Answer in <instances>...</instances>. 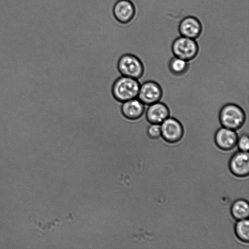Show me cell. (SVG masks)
I'll return each mask as SVG.
<instances>
[{
  "label": "cell",
  "mask_w": 249,
  "mask_h": 249,
  "mask_svg": "<svg viewBox=\"0 0 249 249\" xmlns=\"http://www.w3.org/2000/svg\"><path fill=\"white\" fill-rule=\"evenodd\" d=\"M163 94L160 85L153 80H145L141 84L138 99L146 106L159 102Z\"/></svg>",
  "instance_id": "8992f818"
},
{
  "label": "cell",
  "mask_w": 249,
  "mask_h": 249,
  "mask_svg": "<svg viewBox=\"0 0 249 249\" xmlns=\"http://www.w3.org/2000/svg\"><path fill=\"white\" fill-rule=\"evenodd\" d=\"M246 113L239 106L228 103L224 105L219 113V120L222 126L236 130L244 124Z\"/></svg>",
  "instance_id": "6da1fadb"
},
{
  "label": "cell",
  "mask_w": 249,
  "mask_h": 249,
  "mask_svg": "<svg viewBox=\"0 0 249 249\" xmlns=\"http://www.w3.org/2000/svg\"><path fill=\"white\" fill-rule=\"evenodd\" d=\"M141 84L137 79L121 76L114 82L112 91L119 101H125L137 98Z\"/></svg>",
  "instance_id": "7a4b0ae2"
},
{
  "label": "cell",
  "mask_w": 249,
  "mask_h": 249,
  "mask_svg": "<svg viewBox=\"0 0 249 249\" xmlns=\"http://www.w3.org/2000/svg\"><path fill=\"white\" fill-rule=\"evenodd\" d=\"M145 117L149 124H160L170 116V110L163 103L157 102L147 106Z\"/></svg>",
  "instance_id": "30bf717a"
},
{
  "label": "cell",
  "mask_w": 249,
  "mask_h": 249,
  "mask_svg": "<svg viewBox=\"0 0 249 249\" xmlns=\"http://www.w3.org/2000/svg\"><path fill=\"white\" fill-rule=\"evenodd\" d=\"M168 68L173 75L176 76H182L188 70V61L174 56L170 59L168 63Z\"/></svg>",
  "instance_id": "5bb4252c"
},
{
  "label": "cell",
  "mask_w": 249,
  "mask_h": 249,
  "mask_svg": "<svg viewBox=\"0 0 249 249\" xmlns=\"http://www.w3.org/2000/svg\"><path fill=\"white\" fill-rule=\"evenodd\" d=\"M234 231L237 238L241 241L248 243L249 241V220L248 218L238 220Z\"/></svg>",
  "instance_id": "9a60e30c"
},
{
  "label": "cell",
  "mask_w": 249,
  "mask_h": 249,
  "mask_svg": "<svg viewBox=\"0 0 249 249\" xmlns=\"http://www.w3.org/2000/svg\"><path fill=\"white\" fill-rule=\"evenodd\" d=\"M146 107V105L136 98L123 102L121 110L123 115L127 118L136 119L143 115Z\"/></svg>",
  "instance_id": "7c38bea8"
},
{
  "label": "cell",
  "mask_w": 249,
  "mask_h": 249,
  "mask_svg": "<svg viewBox=\"0 0 249 249\" xmlns=\"http://www.w3.org/2000/svg\"><path fill=\"white\" fill-rule=\"evenodd\" d=\"M231 212L232 217L237 220L248 218L249 216V204L244 199L235 200L232 204Z\"/></svg>",
  "instance_id": "4fadbf2b"
},
{
  "label": "cell",
  "mask_w": 249,
  "mask_h": 249,
  "mask_svg": "<svg viewBox=\"0 0 249 249\" xmlns=\"http://www.w3.org/2000/svg\"><path fill=\"white\" fill-rule=\"evenodd\" d=\"M113 13L119 22L126 24L134 18L136 10L133 3L129 0H119L114 5Z\"/></svg>",
  "instance_id": "8fae6325"
},
{
  "label": "cell",
  "mask_w": 249,
  "mask_h": 249,
  "mask_svg": "<svg viewBox=\"0 0 249 249\" xmlns=\"http://www.w3.org/2000/svg\"><path fill=\"white\" fill-rule=\"evenodd\" d=\"M236 145L241 151L248 152L249 137L248 134H243L238 138Z\"/></svg>",
  "instance_id": "e0dca14e"
},
{
  "label": "cell",
  "mask_w": 249,
  "mask_h": 249,
  "mask_svg": "<svg viewBox=\"0 0 249 249\" xmlns=\"http://www.w3.org/2000/svg\"><path fill=\"white\" fill-rule=\"evenodd\" d=\"M161 136L166 142L175 143L179 142L184 135V128L180 122L169 117L160 124Z\"/></svg>",
  "instance_id": "5b68a950"
},
{
  "label": "cell",
  "mask_w": 249,
  "mask_h": 249,
  "mask_svg": "<svg viewBox=\"0 0 249 249\" xmlns=\"http://www.w3.org/2000/svg\"><path fill=\"white\" fill-rule=\"evenodd\" d=\"M238 138L236 130L222 126L215 132L214 140L219 149L230 151L236 145Z\"/></svg>",
  "instance_id": "52a82bcc"
},
{
  "label": "cell",
  "mask_w": 249,
  "mask_h": 249,
  "mask_svg": "<svg viewBox=\"0 0 249 249\" xmlns=\"http://www.w3.org/2000/svg\"><path fill=\"white\" fill-rule=\"evenodd\" d=\"M229 169L234 176L244 178L249 174V155L248 152H235L229 161Z\"/></svg>",
  "instance_id": "ba28073f"
},
{
  "label": "cell",
  "mask_w": 249,
  "mask_h": 249,
  "mask_svg": "<svg viewBox=\"0 0 249 249\" xmlns=\"http://www.w3.org/2000/svg\"><path fill=\"white\" fill-rule=\"evenodd\" d=\"M171 50L174 56L189 61L197 56L199 46L195 39L180 36L173 41Z\"/></svg>",
  "instance_id": "3957f363"
},
{
  "label": "cell",
  "mask_w": 249,
  "mask_h": 249,
  "mask_svg": "<svg viewBox=\"0 0 249 249\" xmlns=\"http://www.w3.org/2000/svg\"><path fill=\"white\" fill-rule=\"evenodd\" d=\"M145 132L149 139L157 140L161 137L160 125L159 124H149Z\"/></svg>",
  "instance_id": "2e32d148"
},
{
  "label": "cell",
  "mask_w": 249,
  "mask_h": 249,
  "mask_svg": "<svg viewBox=\"0 0 249 249\" xmlns=\"http://www.w3.org/2000/svg\"><path fill=\"white\" fill-rule=\"evenodd\" d=\"M178 30L181 36L196 39L202 33V25L197 18L188 16L180 20Z\"/></svg>",
  "instance_id": "9c48e42d"
},
{
  "label": "cell",
  "mask_w": 249,
  "mask_h": 249,
  "mask_svg": "<svg viewBox=\"0 0 249 249\" xmlns=\"http://www.w3.org/2000/svg\"><path fill=\"white\" fill-rule=\"evenodd\" d=\"M118 68L122 75L139 79L142 76L144 68L141 59L133 54L126 53L119 59Z\"/></svg>",
  "instance_id": "277c9868"
}]
</instances>
